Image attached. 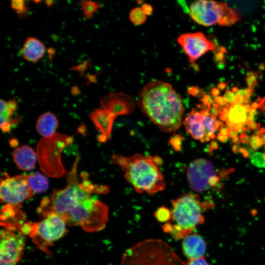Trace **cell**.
Listing matches in <instances>:
<instances>
[{
	"instance_id": "6da1fadb",
	"label": "cell",
	"mask_w": 265,
	"mask_h": 265,
	"mask_svg": "<svg viewBox=\"0 0 265 265\" xmlns=\"http://www.w3.org/2000/svg\"><path fill=\"white\" fill-rule=\"evenodd\" d=\"M79 156L70 171L66 172L67 185L63 189H54L50 197L44 198L39 208L44 215L54 212L69 226H78L88 232L103 230L108 220V208L100 200L91 196L93 192L77 175Z\"/></svg>"
},
{
	"instance_id": "7a4b0ae2",
	"label": "cell",
	"mask_w": 265,
	"mask_h": 265,
	"mask_svg": "<svg viewBox=\"0 0 265 265\" xmlns=\"http://www.w3.org/2000/svg\"><path fill=\"white\" fill-rule=\"evenodd\" d=\"M137 103L142 112L163 132H174L183 124L184 106L169 83L160 80L150 81L140 91Z\"/></svg>"
},
{
	"instance_id": "3957f363",
	"label": "cell",
	"mask_w": 265,
	"mask_h": 265,
	"mask_svg": "<svg viewBox=\"0 0 265 265\" xmlns=\"http://www.w3.org/2000/svg\"><path fill=\"white\" fill-rule=\"evenodd\" d=\"M111 161L119 167L126 180L138 193L152 195L165 187L163 175L157 162L151 156L113 154Z\"/></svg>"
},
{
	"instance_id": "277c9868",
	"label": "cell",
	"mask_w": 265,
	"mask_h": 265,
	"mask_svg": "<svg viewBox=\"0 0 265 265\" xmlns=\"http://www.w3.org/2000/svg\"><path fill=\"white\" fill-rule=\"evenodd\" d=\"M170 220L161 226L164 232L176 240L184 239L204 221L203 212L214 204L210 200L202 201L197 194L185 193L171 201Z\"/></svg>"
},
{
	"instance_id": "5b68a950",
	"label": "cell",
	"mask_w": 265,
	"mask_h": 265,
	"mask_svg": "<svg viewBox=\"0 0 265 265\" xmlns=\"http://www.w3.org/2000/svg\"><path fill=\"white\" fill-rule=\"evenodd\" d=\"M120 265H186L171 246L161 239L148 238L128 248Z\"/></svg>"
},
{
	"instance_id": "8992f818",
	"label": "cell",
	"mask_w": 265,
	"mask_h": 265,
	"mask_svg": "<svg viewBox=\"0 0 265 265\" xmlns=\"http://www.w3.org/2000/svg\"><path fill=\"white\" fill-rule=\"evenodd\" d=\"M72 141V137L58 133L43 137L39 141L36 153L40 169L44 173L53 178H59L66 174L61 155L63 149Z\"/></svg>"
},
{
	"instance_id": "52a82bcc",
	"label": "cell",
	"mask_w": 265,
	"mask_h": 265,
	"mask_svg": "<svg viewBox=\"0 0 265 265\" xmlns=\"http://www.w3.org/2000/svg\"><path fill=\"white\" fill-rule=\"evenodd\" d=\"M189 14L196 23L204 26H229L239 19L238 14L225 2L197 0L190 6Z\"/></svg>"
},
{
	"instance_id": "ba28073f",
	"label": "cell",
	"mask_w": 265,
	"mask_h": 265,
	"mask_svg": "<svg viewBox=\"0 0 265 265\" xmlns=\"http://www.w3.org/2000/svg\"><path fill=\"white\" fill-rule=\"evenodd\" d=\"M44 216L45 218L40 222L24 224L20 230L25 236L28 235L36 241L40 239L43 243L48 245L66 234L67 224L56 213L49 212Z\"/></svg>"
},
{
	"instance_id": "9c48e42d",
	"label": "cell",
	"mask_w": 265,
	"mask_h": 265,
	"mask_svg": "<svg viewBox=\"0 0 265 265\" xmlns=\"http://www.w3.org/2000/svg\"><path fill=\"white\" fill-rule=\"evenodd\" d=\"M187 132L193 138L201 142H208L215 137L214 133L224 126L216 116L204 109H193L183 121Z\"/></svg>"
},
{
	"instance_id": "30bf717a",
	"label": "cell",
	"mask_w": 265,
	"mask_h": 265,
	"mask_svg": "<svg viewBox=\"0 0 265 265\" xmlns=\"http://www.w3.org/2000/svg\"><path fill=\"white\" fill-rule=\"evenodd\" d=\"M0 186V197L1 202L6 204L19 206L26 199L33 196V191L27 182V174L9 176L3 173Z\"/></svg>"
},
{
	"instance_id": "8fae6325",
	"label": "cell",
	"mask_w": 265,
	"mask_h": 265,
	"mask_svg": "<svg viewBox=\"0 0 265 265\" xmlns=\"http://www.w3.org/2000/svg\"><path fill=\"white\" fill-rule=\"evenodd\" d=\"M0 262L17 263L23 257L25 246V235L13 228L1 230Z\"/></svg>"
},
{
	"instance_id": "7c38bea8",
	"label": "cell",
	"mask_w": 265,
	"mask_h": 265,
	"mask_svg": "<svg viewBox=\"0 0 265 265\" xmlns=\"http://www.w3.org/2000/svg\"><path fill=\"white\" fill-rule=\"evenodd\" d=\"M177 42L192 63L210 51H214L215 45L201 32L180 35Z\"/></svg>"
},
{
	"instance_id": "4fadbf2b",
	"label": "cell",
	"mask_w": 265,
	"mask_h": 265,
	"mask_svg": "<svg viewBox=\"0 0 265 265\" xmlns=\"http://www.w3.org/2000/svg\"><path fill=\"white\" fill-rule=\"evenodd\" d=\"M215 175L212 164L207 159H198L189 165L187 178L191 189L196 192L206 191L211 187L209 180Z\"/></svg>"
},
{
	"instance_id": "5bb4252c",
	"label": "cell",
	"mask_w": 265,
	"mask_h": 265,
	"mask_svg": "<svg viewBox=\"0 0 265 265\" xmlns=\"http://www.w3.org/2000/svg\"><path fill=\"white\" fill-rule=\"evenodd\" d=\"M251 108V106L249 104L233 101L220 111L219 118L226 122L228 129L241 133L244 125L247 122L248 113Z\"/></svg>"
},
{
	"instance_id": "9a60e30c",
	"label": "cell",
	"mask_w": 265,
	"mask_h": 265,
	"mask_svg": "<svg viewBox=\"0 0 265 265\" xmlns=\"http://www.w3.org/2000/svg\"><path fill=\"white\" fill-rule=\"evenodd\" d=\"M102 108L115 117L118 114L128 113L134 106V102L129 95L122 92L110 93L101 100Z\"/></svg>"
},
{
	"instance_id": "2e32d148",
	"label": "cell",
	"mask_w": 265,
	"mask_h": 265,
	"mask_svg": "<svg viewBox=\"0 0 265 265\" xmlns=\"http://www.w3.org/2000/svg\"><path fill=\"white\" fill-rule=\"evenodd\" d=\"M89 117L101 133L99 135V140L102 141L106 140L109 137L112 122L115 116L102 108L91 111Z\"/></svg>"
},
{
	"instance_id": "e0dca14e",
	"label": "cell",
	"mask_w": 265,
	"mask_h": 265,
	"mask_svg": "<svg viewBox=\"0 0 265 265\" xmlns=\"http://www.w3.org/2000/svg\"><path fill=\"white\" fill-rule=\"evenodd\" d=\"M184 254L189 260L204 256L206 243L197 233H191L185 237L182 242Z\"/></svg>"
},
{
	"instance_id": "ac0fdd59",
	"label": "cell",
	"mask_w": 265,
	"mask_h": 265,
	"mask_svg": "<svg viewBox=\"0 0 265 265\" xmlns=\"http://www.w3.org/2000/svg\"><path fill=\"white\" fill-rule=\"evenodd\" d=\"M0 128L2 132H8L20 122V117L14 116L17 102L15 100L7 102L0 99Z\"/></svg>"
},
{
	"instance_id": "d6986e66",
	"label": "cell",
	"mask_w": 265,
	"mask_h": 265,
	"mask_svg": "<svg viewBox=\"0 0 265 265\" xmlns=\"http://www.w3.org/2000/svg\"><path fill=\"white\" fill-rule=\"evenodd\" d=\"M12 157L18 168L24 171L32 169L38 159L37 153L28 145H23L16 149Z\"/></svg>"
},
{
	"instance_id": "ffe728a7",
	"label": "cell",
	"mask_w": 265,
	"mask_h": 265,
	"mask_svg": "<svg viewBox=\"0 0 265 265\" xmlns=\"http://www.w3.org/2000/svg\"><path fill=\"white\" fill-rule=\"evenodd\" d=\"M46 51L44 44L38 38L28 37L21 49L23 58L30 62L35 63L44 55Z\"/></svg>"
},
{
	"instance_id": "44dd1931",
	"label": "cell",
	"mask_w": 265,
	"mask_h": 265,
	"mask_svg": "<svg viewBox=\"0 0 265 265\" xmlns=\"http://www.w3.org/2000/svg\"><path fill=\"white\" fill-rule=\"evenodd\" d=\"M57 127V119L56 116L51 112L42 114L37 119L36 124L38 133L44 138L54 134Z\"/></svg>"
},
{
	"instance_id": "7402d4cb",
	"label": "cell",
	"mask_w": 265,
	"mask_h": 265,
	"mask_svg": "<svg viewBox=\"0 0 265 265\" xmlns=\"http://www.w3.org/2000/svg\"><path fill=\"white\" fill-rule=\"evenodd\" d=\"M27 182L33 192H43L47 190L49 187V181L47 178L38 172L27 174Z\"/></svg>"
},
{
	"instance_id": "603a6c76",
	"label": "cell",
	"mask_w": 265,
	"mask_h": 265,
	"mask_svg": "<svg viewBox=\"0 0 265 265\" xmlns=\"http://www.w3.org/2000/svg\"><path fill=\"white\" fill-rule=\"evenodd\" d=\"M84 17L86 19L92 18L95 13L100 8L99 3L92 0H83L80 3Z\"/></svg>"
},
{
	"instance_id": "cb8c5ba5",
	"label": "cell",
	"mask_w": 265,
	"mask_h": 265,
	"mask_svg": "<svg viewBox=\"0 0 265 265\" xmlns=\"http://www.w3.org/2000/svg\"><path fill=\"white\" fill-rule=\"evenodd\" d=\"M11 7L20 18L26 17L28 13L27 1L25 0H14L11 1Z\"/></svg>"
},
{
	"instance_id": "d4e9b609",
	"label": "cell",
	"mask_w": 265,
	"mask_h": 265,
	"mask_svg": "<svg viewBox=\"0 0 265 265\" xmlns=\"http://www.w3.org/2000/svg\"><path fill=\"white\" fill-rule=\"evenodd\" d=\"M129 18L133 24L140 25L146 21L147 16L143 13L141 7H137L130 11Z\"/></svg>"
},
{
	"instance_id": "484cf974",
	"label": "cell",
	"mask_w": 265,
	"mask_h": 265,
	"mask_svg": "<svg viewBox=\"0 0 265 265\" xmlns=\"http://www.w3.org/2000/svg\"><path fill=\"white\" fill-rule=\"evenodd\" d=\"M171 215L170 209L165 207L158 208L154 213L155 217L157 220L163 224L170 220Z\"/></svg>"
},
{
	"instance_id": "4316f807",
	"label": "cell",
	"mask_w": 265,
	"mask_h": 265,
	"mask_svg": "<svg viewBox=\"0 0 265 265\" xmlns=\"http://www.w3.org/2000/svg\"><path fill=\"white\" fill-rule=\"evenodd\" d=\"M264 133H261L260 129L253 134L250 139L249 143L254 150H257L264 144L263 136Z\"/></svg>"
},
{
	"instance_id": "83f0119b",
	"label": "cell",
	"mask_w": 265,
	"mask_h": 265,
	"mask_svg": "<svg viewBox=\"0 0 265 265\" xmlns=\"http://www.w3.org/2000/svg\"><path fill=\"white\" fill-rule=\"evenodd\" d=\"M251 162L258 168H265V158L264 154L261 152L254 153L251 156Z\"/></svg>"
},
{
	"instance_id": "f1b7e54d",
	"label": "cell",
	"mask_w": 265,
	"mask_h": 265,
	"mask_svg": "<svg viewBox=\"0 0 265 265\" xmlns=\"http://www.w3.org/2000/svg\"><path fill=\"white\" fill-rule=\"evenodd\" d=\"M186 264V265H210L204 256L189 260Z\"/></svg>"
},
{
	"instance_id": "f546056e",
	"label": "cell",
	"mask_w": 265,
	"mask_h": 265,
	"mask_svg": "<svg viewBox=\"0 0 265 265\" xmlns=\"http://www.w3.org/2000/svg\"><path fill=\"white\" fill-rule=\"evenodd\" d=\"M90 62L85 61L74 68V69L79 71L80 73H83L84 70L89 66Z\"/></svg>"
},
{
	"instance_id": "4dcf8cb0",
	"label": "cell",
	"mask_w": 265,
	"mask_h": 265,
	"mask_svg": "<svg viewBox=\"0 0 265 265\" xmlns=\"http://www.w3.org/2000/svg\"><path fill=\"white\" fill-rule=\"evenodd\" d=\"M141 8L143 13L146 16H149L152 14L153 9L152 6L150 4L144 3Z\"/></svg>"
},
{
	"instance_id": "1f68e13d",
	"label": "cell",
	"mask_w": 265,
	"mask_h": 265,
	"mask_svg": "<svg viewBox=\"0 0 265 265\" xmlns=\"http://www.w3.org/2000/svg\"><path fill=\"white\" fill-rule=\"evenodd\" d=\"M219 178L216 175L212 176L209 180V184L210 186H215L219 181Z\"/></svg>"
},
{
	"instance_id": "d6a6232c",
	"label": "cell",
	"mask_w": 265,
	"mask_h": 265,
	"mask_svg": "<svg viewBox=\"0 0 265 265\" xmlns=\"http://www.w3.org/2000/svg\"><path fill=\"white\" fill-rule=\"evenodd\" d=\"M234 169H230L228 170H226L225 169H222L219 173V178H223L226 177H227L228 175V174L232 173L233 171H234Z\"/></svg>"
},
{
	"instance_id": "836d02e7",
	"label": "cell",
	"mask_w": 265,
	"mask_h": 265,
	"mask_svg": "<svg viewBox=\"0 0 265 265\" xmlns=\"http://www.w3.org/2000/svg\"><path fill=\"white\" fill-rule=\"evenodd\" d=\"M259 102L258 108L265 114V97L262 99Z\"/></svg>"
},
{
	"instance_id": "e575fe53",
	"label": "cell",
	"mask_w": 265,
	"mask_h": 265,
	"mask_svg": "<svg viewBox=\"0 0 265 265\" xmlns=\"http://www.w3.org/2000/svg\"><path fill=\"white\" fill-rule=\"evenodd\" d=\"M228 138L229 137L228 135H224L220 133L217 134V139L222 142H226L228 140Z\"/></svg>"
},
{
	"instance_id": "d590c367",
	"label": "cell",
	"mask_w": 265,
	"mask_h": 265,
	"mask_svg": "<svg viewBox=\"0 0 265 265\" xmlns=\"http://www.w3.org/2000/svg\"><path fill=\"white\" fill-rule=\"evenodd\" d=\"M238 152L241 153L245 158L249 157V153L248 151L244 148L240 147L238 148Z\"/></svg>"
},
{
	"instance_id": "8d00e7d4",
	"label": "cell",
	"mask_w": 265,
	"mask_h": 265,
	"mask_svg": "<svg viewBox=\"0 0 265 265\" xmlns=\"http://www.w3.org/2000/svg\"><path fill=\"white\" fill-rule=\"evenodd\" d=\"M238 135V132L231 130L228 129V136L229 138H233L234 137H237Z\"/></svg>"
},
{
	"instance_id": "74e56055",
	"label": "cell",
	"mask_w": 265,
	"mask_h": 265,
	"mask_svg": "<svg viewBox=\"0 0 265 265\" xmlns=\"http://www.w3.org/2000/svg\"><path fill=\"white\" fill-rule=\"evenodd\" d=\"M210 149L212 151L213 150L217 149L218 148V145L215 141H212L210 144Z\"/></svg>"
},
{
	"instance_id": "f35d334b",
	"label": "cell",
	"mask_w": 265,
	"mask_h": 265,
	"mask_svg": "<svg viewBox=\"0 0 265 265\" xmlns=\"http://www.w3.org/2000/svg\"><path fill=\"white\" fill-rule=\"evenodd\" d=\"M228 129L227 127H225L224 126L219 129V133L224 135H228Z\"/></svg>"
},
{
	"instance_id": "ab89813d",
	"label": "cell",
	"mask_w": 265,
	"mask_h": 265,
	"mask_svg": "<svg viewBox=\"0 0 265 265\" xmlns=\"http://www.w3.org/2000/svg\"><path fill=\"white\" fill-rule=\"evenodd\" d=\"M45 2L46 6L49 7L53 4V1L48 0H45Z\"/></svg>"
},
{
	"instance_id": "60d3db41",
	"label": "cell",
	"mask_w": 265,
	"mask_h": 265,
	"mask_svg": "<svg viewBox=\"0 0 265 265\" xmlns=\"http://www.w3.org/2000/svg\"><path fill=\"white\" fill-rule=\"evenodd\" d=\"M17 263H7L3 262H0V265H17Z\"/></svg>"
},
{
	"instance_id": "b9f144b4",
	"label": "cell",
	"mask_w": 265,
	"mask_h": 265,
	"mask_svg": "<svg viewBox=\"0 0 265 265\" xmlns=\"http://www.w3.org/2000/svg\"><path fill=\"white\" fill-rule=\"evenodd\" d=\"M263 138L264 144L265 145V133L264 134L263 136Z\"/></svg>"
},
{
	"instance_id": "7bdbcfd3",
	"label": "cell",
	"mask_w": 265,
	"mask_h": 265,
	"mask_svg": "<svg viewBox=\"0 0 265 265\" xmlns=\"http://www.w3.org/2000/svg\"><path fill=\"white\" fill-rule=\"evenodd\" d=\"M264 157H265V152L264 154Z\"/></svg>"
}]
</instances>
